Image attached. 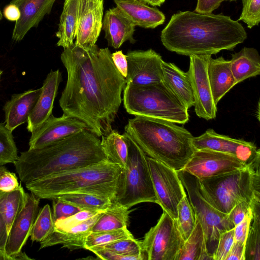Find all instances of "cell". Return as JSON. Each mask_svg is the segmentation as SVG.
Instances as JSON below:
<instances>
[{"instance_id":"6da1fadb","label":"cell","mask_w":260,"mask_h":260,"mask_svg":"<svg viewBox=\"0 0 260 260\" xmlns=\"http://www.w3.org/2000/svg\"><path fill=\"white\" fill-rule=\"evenodd\" d=\"M60 59L67 81L59 100L63 114L76 118L99 137L112 130L126 83L108 48L86 49L74 43Z\"/></svg>"},{"instance_id":"7a4b0ae2","label":"cell","mask_w":260,"mask_h":260,"mask_svg":"<svg viewBox=\"0 0 260 260\" xmlns=\"http://www.w3.org/2000/svg\"><path fill=\"white\" fill-rule=\"evenodd\" d=\"M247 37L241 24L229 16L186 11L172 16L160 39L167 50L189 56L232 50Z\"/></svg>"},{"instance_id":"3957f363","label":"cell","mask_w":260,"mask_h":260,"mask_svg":"<svg viewBox=\"0 0 260 260\" xmlns=\"http://www.w3.org/2000/svg\"><path fill=\"white\" fill-rule=\"evenodd\" d=\"M107 161L100 137L85 129L44 147L28 149L21 153L14 165L25 185L47 176Z\"/></svg>"},{"instance_id":"277c9868","label":"cell","mask_w":260,"mask_h":260,"mask_svg":"<svg viewBox=\"0 0 260 260\" xmlns=\"http://www.w3.org/2000/svg\"><path fill=\"white\" fill-rule=\"evenodd\" d=\"M165 120L136 116L124 127L146 155L176 171L182 170L196 149L186 129Z\"/></svg>"},{"instance_id":"5b68a950","label":"cell","mask_w":260,"mask_h":260,"mask_svg":"<svg viewBox=\"0 0 260 260\" xmlns=\"http://www.w3.org/2000/svg\"><path fill=\"white\" fill-rule=\"evenodd\" d=\"M122 168L110 161L70 170L26 184L39 199H50L74 193L94 194L113 201Z\"/></svg>"},{"instance_id":"8992f818","label":"cell","mask_w":260,"mask_h":260,"mask_svg":"<svg viewBox=\"0 0 260 260\" xmlns=\"http://www.w3.org/2000/svg\"><path fill=\"white\" fill-rule=\"evenodd\" d=\"M123 93L126 112L140 116L185 124L188 109L163 82L144 86L126 84Z\"/></svg>"},{"instance_id":"52a82bcc","label":"cell","mask_w":260,"mask_h":260,"mask_svg":"<svg viewBox=\"0 0 260 260\" xmlns=\"http://www.w3.org/2000/svg\"><path fill=\"white\" fill-rule=\"evenodd\" d=\"M199 180L209 202L224 214L243 201L260 198L259 168L247 167Z\"/></svg>"},{"instance_id":"ba28073f","label":"cell","mask_w":260,"mask_h":260,"mask_svg":"<svg viewBox=\"0 0 260 260\" xmlns=\"http://www.w3.org/2000/svg\"><path fill=\"white\" fill-rule=\"evenodd\" d=\"M128 144L126 165L119 175L114 203L130 209L144 202L156 203L147 155L125 132Z\"/></svg>"},{"instance_id":"9c48e42d","label":"cell","mask_w":260,"mask_h":260,"mask_svg":"<svg viewBox=\"0 0 260 260\" xmlns=\"http://www.w3.org/2000/svg\"><path fill=\"white\" fill-rule=\"evenodd\" d=\"M177 172L203 230L207 251L213 258L220 235L234 228L228 220L227 214L217 210L209 202L198 178L184 170Z\"/></svg>"},{"instance_id":"30bf717a","label":"cell","mask_w":260,"mask_h":260,"mask_svg":"<svg viewBox=\"0 0 260 260\" xmlns=\"http://www.w3.org/2000/svg\"><path fill=\"white\" fill-rule=\"evenodd\" d=\"M141 242L145 259L175 260L184 240L175 220L164 211Z\"/></svg>"},{"instance_id":"8fae6325","label":"cell","mask_w":260,"mask_h":260,"mask_svg":"<svg viewBox=\"0 0 260 260\" xmlns=\"http://www.w3.org/2000/svg\"><path fill=\"white\" fill-rule=\"evenodd\" d=\"M156 204L173 219L177 217L178 205L186 194L176 170L147 156Z\"/></svg>"},{"instance_id":"7c38bea8","label":"cell","mask_w":260,"mask_h":260,"mask_svg":"<svg viewBox=\"0 0 260 260\" xmlns=\"http://www.w3.org/2000/svg\"><path fill=\"white\" fill-rule=\"evenodd\" d=\"M192 145L196 149H207L224 153L249 167L259 168L260 150L252 142L220 135L210 128L201 135L194 137Z\"/></svg>"},{"instance_id":"4fadbf2b","label":"cell","mask_w":260,"mask_h":260,"mask_svg":"<svg viewBox=\"0 0 260 260\" xmlns=\"http://www.w3.org/2000/svg\"><path fill=\"white\" fill-rule=\"evenodd\" d=\"M211 56H189V66L187 72L192 87L195 112L198 117L207 120L215 118L217 113V105L213 98L207 71Z\"/></svg>"},{"instance_id":"5bb4252c","label":"cell","mask_w":260,"mask_h":260,"mask_svg":"<svg viewBox=\"0 0 260 260\" xmlns=\"http://www.w3.org/2000/svg\"><path fill=\"white\" fill-rule=\"evenodd\" d=\"M245 162L237 158L220 152L196 149L182 170L202 179L244 169Z\"/></svg>"},{"instance_id":"9a60e30c","label":"cell","mask_w":260,"mask_h":260,"mask_svg":"<svg viewBox=\"0 0 260 260\" xmlns=\"http://www.w3.org/2000/svg\"><path fill=\"white\" fill-rule=\"evenodd\" d=\"M127 62L126 84L144 86L162 81L163 59L152 49L129 51L125 54Z\"/></svg>"},{"instance_id":"2e32d148","label":"cell","mask_w":260,"mask_h":260,"mask_svg":"<svg viewBox=\"0 0 260 260\" xmlns=\"http://www.w3.org/2000/svg\"><path fill=\"white\" fill-rule=\"evenodd\" d=\"M85 129H88L86 125L76 118L63 114L56 117L51 114L31 133L28 149L44 147Z\"/></svg>"},{"instance_id":"e0dca14e","label":"cell","mask_w":260,"mask_h":260,"mask_svg":"<svg viewBox=\"0 0 260 260\" xmlns=\"http://www.w3.org/2000/svg\"><path fill=\"white\" fill-rule=\"evenodd\" d=\"M40 201V199L34 194L27 193L24 206L8 233L5 252L10 260H15L16 255L22 251L30 236L34 221L39 212Z\"/></svg>"},{"instance_id":"ac0fdd59","label":"cell","mask_w":260,"mask_h":260,"mask_svg":"<svg viewBox=\"0 0 260 260\" xmlns=\"http://www.w3.org/2000/svg\"><path fill=\"white\" fill-rule=\"evenodd\" d=\"M104 0H80L75 43L86 49L96 45L102 28Z\"/></svg>"},{"instance_id":"d6986e66","label":"cell","mask_w":260,"mask_h":260,"mask_svg":"<svg viewBox=\"0 0 260 260\" xmlns=\"http://www.w3.org/2000/svg\"><path fill=\"white\" fill-rule=\"evenodd\" d=\"M61 81V73L59 70H51L47 75L39 98L28 117L26 122L28 132L31 133L52 114L54 101Z\"/></svg>"},{"instance_id":"ffe728a7","label":"cell","mask_w":260,"mask_h":260,"mask_svg":"<svg viewBox=\"0 0 260 260\" xmlns=\"http://www.w3.org/2000/svg\"><path fill=\"white\" fill-rule=\"evenodd\" d=\"M56 0H11L20 12L19 20L15 22L12 40L21 41L32 27H37L46 14L50 13Z\"/></svg>"},{"instance_id":"44dd1931","label":"cell","mask_w":260,"mask_h":260,"mask_svg":"<svg viewBox=\"0 0 260 260\" xmlns=\"http://www.w3.org/2000/svg\"><path fill=\"white\" fill-rule=\"evenodd\" d=\"M108 45L118 49L125 42L134 44L135 26L117 7L106 11L103 18L102 28Z\"/></svg>"},{"instance_id":"7402d4cb","label":"cell","mask_w":260,"mask_h":260,"mask_svg":"<svg viewBox=\"0 0 260 260\" xmlns=\"http://www.w3.org/2000/svg\"><path fill=\"white\" fill-rule=\"evenodd\" d=\"M42 91V87L29 89L12 95L3 107L6 127L13 132L19 125L26 123L28 117L35 107Z\"/></svg>"},{"instance_id":"603a6c76","label":"cell","mask_w":260,"mask_h":260,"mask_svg":"<svg viewBox=\"0 0 260 260\" xmlns=\"http://www.w3.org/2000/svg\"><path fill=\"white\" fill-rule=\"evenodd\" d=\"M103 212L99 213L83 223L69 230L59 231L54 229L44 240L40 242V249L57 245H61L63 247L71 250L85 249L86 239Z\"/></svg>"},{"instance_id":"cb8c5ba5","label":"cell","mask_w":260,"mask_h":260,"mask_svg":"<svg viewBox=\"0 0 260 260\" xmlns=\"http://www.w3.org/2000/svg\"><path fill=\"white\" fill-rule=\"evenodd\" d=\"M126 17L136 26L154 28L165 21L164 14L140 0H113Z\"/></svg>"},{"instance_id":"d4e9b609","label":"cell","mask_w":260,"mask_h":260,"mask_svg":"<svg viewBox=\"0 0 260 260\" xmlns=\"http://www.w3.org/2000/svg\"><path fill=\"white\" fill-rule=\"evenodd\" d=\"M207 71L213 98L217 105L237 84L230 68V60L222 56L209 58Z\"/></svg>"},{"instance_id":"484cf974","label":"cell","mask_w":260,"mask_h":260,"mask_svg":"<svg viewBox=\"0 0 260 260\" xmlns=\"http://www.w3.org/2000/svg\"><path fill=\"white\" fill-rule=\"evenodd\" d=\"M162 81L188 109L194 101L191 82L187 72L175 64L163 61Z\"/></svg>"},{"instance_id":"4316f807","label":"cell","mask_w":260,"mask_h":260,"mask_svg":"<svg viewBox=\"0 0 260 260\" xmlns=\"http://www.w3.org/2000/svg\"><path fill=\"white\" fill-rule=\"evenodd\" d=\"M230 68L236 84L260 74V56L252 47H243L232 55Z\"/></svg>"},{"instance_id":"83f0119b","label":"cell","mask_w":260,"mask_h":260,"mask_svg":"<svg viewBox=\"0 0 260 260\" xmlns=\"http://www.w3.org/2000/svg\"><path fill=\"white\" fill-rule=\"evenodd\" d=\"M80 0H65L59 18L56 36V45L66 48L74 43L76 37Z\"/></svg>"},{"instance_id":"f1b7e54d","label":"cell","mask_w":260,"mask_h":260,"mask_svg":"<svg viewBox=\"0 0 260 260\" xmlns=\"http://www.w3.org/2000/svg\"><path fill=\"white\" fill-rule=\"evenodd\" d=\"M213 260L209 254L203 230L196 217L195 226L184 241L175 260Z\"/></svg>"},{"instance_id":"f546056e","label":"cell","mask_w":260,"mask_h":260,"mask_svg":"<svg viewBox=\"0 0 260 260\" xmlns=\"http://www.w3.org/2000/svg\"><path fill=\"white\" fill-rule=\"evenodd\" d=\"M101 144L109 161L125 167L128 156V144L125 136L115 130L102 136Z\"/></svg>"},{"instance_id":"4dcf8cb0","label":"cell","mask_w":260,"mask_h":260,"mask_svg":"<svg viewBox=\"0 0 260 260\" xmlns=\"http://www.w3.org/2000/svg\"><path fill=\"white\" fill-rule=\"evenodd\" d=\"M27 193L21 185L10 192L0 191V212L5 221L8 232L25 203Z\"/></svg>"},{"instance_id":"1f68e13d","label":"cell","mask_w":260,"mask_h":260,"mask_svg":"<svg viewBox=\"0 0 260 260\" xmlns=\"http://www.w3.org/2000/svg\"><path fill=\"white\" fill-rule=\"evenodd\" d=\"M129 213V209L113 202L112 205L102 213L93 225L91 232L127 227Z\"/></svg>"},{"instance_id":"d6a6232c","label":"cell","mask_w":260,"mask_h":260,"mask_svg":"<svg viewBox=\"0 0 260 260\" xmlns=\"http://www.w3.org/2000/svg\"><path fill=\"white\" fill-rule=\"evenodd\" d=\"M253 217L245 244V260L260 259V198L252 203Z\"/></svg>"},{"instance_id":"836d02e7","label":"cell","mask_w":260,"mask_h":260,"mask_svg":"<svg viewBox=\"0 0 260 260\" xmlns=\"http://www.w3.org/2000/svg\"><path fill=\"white\" fill-rule=\"evenodd\" d=\"M56 198L76 206L81 210L104 211L113 203L109 199L89 193H68Z\"/></svg>"},{"instance_id":"e575fe53","label":"cell","mask_w":260,"mask_h":260,"mask_svg":"<svg viewBox=\"0 0 260 260\" xmlns=\"http://www.w3.org/2000/svg\"><path fill=\"white\" fill-rule=\"evenodd\" d=\"M54 228L52 212L49 205L46 204L39 211L34 221L30 236L31 240L38 242L43 241Z\"/></svg>"},{"instance_id":"d590c367","label":"cell","mask_w":260,"mask_h":260,"mask_svg":"<svg viewBox=\"0 0 260 260\" xmlns=\"http://www.w3.org/2000/svg\"><path fill=\"white\" fill-rule=\"evenodd\" d=\"M134 237L127 227L111 230L91 232L87 237L85 249L104 246L115 241Z\"/></svg>"},{"instance_id":"8d00e7d4","label":"cell","mask_w":260,"mask_h":260,"mask_svg":"<svg viewBox=\"0 0 260 260\" xmlns=\"http://www.w3.org/2000/svg\"><path fill=\"white\" fill-rule=\"evenodd\" d=\"M175 220L185 241L191 233L196 222V216L187 194L182 198L178 205L177 217Z\"/></svg>"},{"instance_id":"74e56055","label":"cell","mask_w":260,"mask_h":260,"mask_svg":"<svg viewBox=\"0 0 260 260\" xmlns=\"http://www.w3.org/2000/svg\"><path fill=\"white\" fill-rule=\"evenodd\" d=\"M18 150L12 132L0 122V166L14 164L18 159Z\"/></svg>"},{"instance_id":"f35d334b","label":"cell","mask_w":260,"mask_h":260,"mask_svg":"<svg viewBox=\"0 0 260 260\" xmlns=\"http://www.w3.org/2000/svg\"><path fill=\"white\" fill-rule=\"evenodd\" d=\"M99 247L122 255L134 257L137 260L145 259L142 249L141 242L134 237L119 240Z\"/></svg>"},{"instance_id":"ab89813d","label":"cell","mask_w":260,"mask_h":260,"mask_svg":"<svg viewBox=\"0 0 260 260\" xmlns=\"http://www.w3.org/2000/svg\"><path fill=\"white\" fill-rule=\"evenodd\" d=\"M242 10L238 20L245 22L249 28L258 25L260 22V0H242Z\"/></svg>"},{"instance_id":"60d3db41","label":"cell","mask_w":260,"mask_h":260,"mask_svg":"<svg viewBox=\"0 0 260 260\" xmlns=\"http://www.w3.org/2000/svg\"><path fill=\"white\" fill-rule=\"evenodd\" d=\"M102 211L81 210L65 218L54 222V229L66 231L78 225Z\"/></svg>"},{"instance_id":"b9f144b4","label":"cell","mask_w":260,"mask_h":260,"mask_svg":"<svg viewBox=\"0 0 260 260\" xmlns=\"http://www.w3.org/2000/svg\"><path fill=\"white\" fill-rule=\"evenodd\" d=\"M234 229L222 233L213 254V260H225L234 242Z\"/></svg>"},{"instance_id":"7bdbcfd3","label":"cell","mask_w":260,"mask_h":260,"mask_svg":"<svg viewBox=\"0 0 260 260\" xmlns=\"http://www.w3.org/2000/svg\"><path fill=\"white\" fill-rule=\"evenodd\" d=\"M52 200L53 203L52 216L54 222L69 217L81 211L76 206L59 198H53Z\"/></svg>"},{"instance_id":"ee69618b","label":"cell","mask_w":260,"mask_h":260,"mask_svg":"<svg viewBox=\"0 0 260 260\" xmlns=\"http://www.w3.org/2000/svg\"><path fill=\"white\" fill-rule=\"evenodd\" d=\"M255 199L252 201H243L239 203L227 214L228 220L232 228L239 223L251 211L252 203Z\"/></svg>"},{"instance_id":"f6af8a7d","label":"cell","mask_w":260,"mask_h":260,"mask_svg":"<svg viewBox=\"0 0 260 260\" xmlns=\"http://www.w3.org/2000/svg\"><path fill=\"white\" fill-rule=\"evenodd\" d=\"M253 217L252 208L251 211L234 228V241H238L246 244L249 227Z\"/></svg>"},{"instance_id":"bcb514c9","label":"cell","mask_w":260,"mask_h":260,"mask_svg":"<svg viewBox=\"0 0 260 260\" xmlns=\"http://www.w3.org/2000/svg\"><path fill=\"white\" fill-rule=\"evenodd\" d=\"M16 174L7 171L0 176V191L10 192L19 186Z\"/></svg>"},{"instance_id":"7dc6e473","label":"cell","mask_w":260,"mask_h":260,"mask_svg":"<svg viewBox=\"0 0 260 260\" xmlns=\"http://www.w3.org/2000/svg\"><path fill=\"white\" fill-rule=\"evenodd\" d=\"M99 258L104 260H137L133 256H124L101 247H92L88 249Z\"/></svg>"},{"instance_id":"c3c4849f","label":"cell","mask_w":260,"mask_h":260,"mask_svg":"<svg viewBox=\"0 0 260 260\" xmlns=\"http://www.w3.org/2000/svg\"><path fill=\"white\" fill-rule=\"evenodd\" d=\"M226 0H198L194 12L200 14H210Z\"/></svg>"},{"instance_id":"681fc988","label":"cell","mask_w":260,"mask_h":260,"mask_svg":"<svg viewBox=\"0 0 260 260\" xmlns=\"http://www.w3.org/2000/svg\"><path fill=\"white\" fill-rule=\"evenodd\" d=\"M111 57L117 69L125 78L127 70V62L125 55L123 53L122 50H118L111 53Z\"/></svg>"},{"instance_id":"f907efd6","label":"cell","mask_w":260,"mask_h":260,"mask_svg":"<svg viewBox=\"0 0 260 260\" xmlns=\"http://www.w3.org/2000/svg\"><path fill=\"white\" fill-rule=\"evenodd\" d=\"M8 236V232L7 226L0 212V260H10L5 252Z\"/></svg>"},{"instance_id":"816d5d0a","label":"cell","mask_w":260,"mask_h":260,"mask_svg":"<svg viewBox=\"0 0 260 260\" xmlns=\"http://www.w3.org/2000/svg\"><path fill=\"white\" fill-rule=\"evenodd\" d=\"M245 243L234 241L225 260H245Z\"/></svg>"},{"instance_id":"f5cc1de1","label":"cell","mask_w":260,"mask_h":260,"mask_svg":"<svg viewBox=\"0 0 260 260\" xmlns=\"http://www.w3.org/2000/svg\"><path fill=\"white\" fill-rule=\"evenodd\" d=\"M3 15L9 21L16 22L20 18V12L16 5L10 3L4 7Z\"/></svg>"},{"instance_id":"db71d44e","label":"cell","mask_w":260,"mask_h":260,"mask_svg":"<svg viewBox=\"0 0 260 260\" xmlns=\"http://www.w3.org/2000/svg\"><path fill=\"white\" fill-rule=\"evenodd\" d=\"M146 4L152 6H160L165 1V0H140Z\"/></svg>"},{"instance_id":"11a10c76","label":"cell","mask_w":260,"mask_h":260,"mask_svg":"<svg viewBox=\"0 0 260 260\" xmlns=\"http://www.w3.org/2000/svg\"><path fill=\"white\" fill-rule=\"evenodd\" d=\"M7 171L8 170L4 166H0V176Z\"/></svg>"},{"instance_id":"9f6ffc18","label":"cell","mask_w":260,"mask_h":260,"mask_svg":"<svg viewBox=\"0 0 260 260\" xmlns=\"http://www.w3.org/2000/svg\"><path fill=\"white\" fill-rule=\"evenodd\" d=\"M3 74V71L2 70H0V82L1 81L2 76Z\"/></svg>"},{"instance_id":"6f0895ef","label":"cell","mask_w":260,"mask_h":260,"mask_svg":"<svg viewBox=\"0 0 260 260\" xmlns=\"http://www.w3.org/2000/svg\"><path fill=\"white\" fill-rule=\"evenodd\" d=\"M3 18V13H2L1 11L0 10V21Z\"/></svg>"},{"instance_id":"680465c9","label":"cell","mask_w":260,"mask_h":260,"mask_svg":"<svg viewBox=\"0 0 260 260\" xmlns=\"http://www.w3.org/2000/svg\"><path fill=\"white\" fill-rule=\"evenodd\" d=\"M226 1H237V0H226Z\"/></svg>"}]
</instances>
